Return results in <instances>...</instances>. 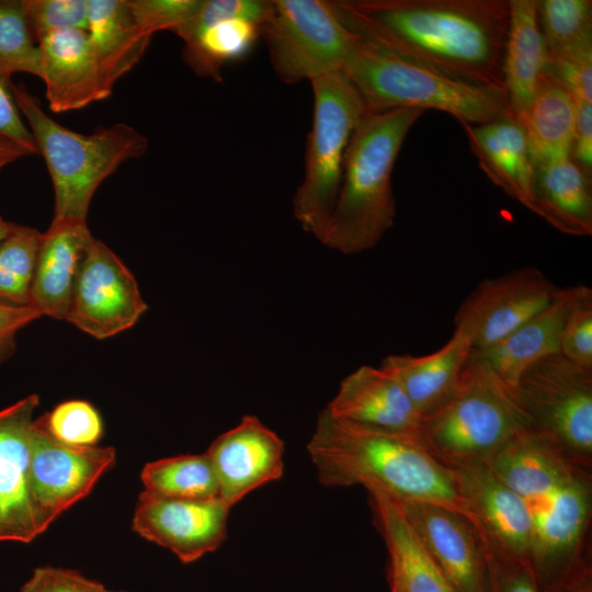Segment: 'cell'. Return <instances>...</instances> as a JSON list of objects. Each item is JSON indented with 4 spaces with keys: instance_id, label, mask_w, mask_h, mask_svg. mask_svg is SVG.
<instances>
[{
    "instance_id": "35",
    "label": "cell",
    "mask_w": 592,
    "mask_h": 592,
    "mask_svg": "<svg viewBox=\"0 0 592 592\" xmlns=\"http://www.w3.org/2000/svg\"><path fill=\"white\" fill-rule=\"evenodd\" d=\"M0 68L41 78V55L23 0H0Z\"/></svg>"
},
{
    "instance_id": "9",
    "label": "cell",
    "mask_w": 592,
    "mask_h": 592,
    "mask_svg": "<svg viewBox=\"0 0 592 592\" xmlns=\"http://www.w3.org/2000/svg\"><path fill=\"white\" fill-rule=\"evenodd\" d=\"M260 36L276 76L289 84L342 71L358 39L325 0H273Z\"/></svg>"
},
{
    "instance_id": "17",
    "label": "cell",
    "mask_w": 592,
    "mask_h": 592,
    "mask_svg": "<svg viewBox=\"0 0 592 592\" xmlns=\"http://www.w3.org/2000/svg\"><path fill=\"white\" fill-rule=\"evenodd\" d=\"M284 442L255 415L217 436L206 455L217 478L219 498L232 508L248 493L278 480L284 471Z\"/></svg>"
},
{
    "instance_id": "21",
    "label": "cell",
    "mask_w": 592,
    "mask_h": 592,
    "mask_svg": "<svg viewBox=\"0 0 592 592\" xmlns=\"http://www.w3.org/2000/svg\"><path fill=\"white\" fill-rule=\"evenodd\" d=\"M92 238L87 221L53 220L42 234L30 295V306L41 316L66 320Z\"/></svg>"
},
{
    "instance_id": "6",
    "label": "cell",
    "mask_w": 592,
    "mask_h": 592,
    "mask_svg": "<svg viewBox=\"0 0 592 592\" xmlns=\"http://www.w3.org/2000/svg\"><path fill=\"white\" fill-rule=\"evenodd\" d=\"M531 429L514 389L468 357L451 398L423 418L419 436L449 470L487 464L520 432Z\"/></svg>"
},
{
    "instance_id": "10",
    "label": "cell",
    "mask_w": 592,
    "mask_h": 592,
    "mask_svg": "<svg viewBox=\"0 0 592 592\" xmlns=\"http://www.w3.org/2000/svg\"><path fill=\"white\" fill-rule=\"evenodd\" d=\"M525 502L532 522L530 566L544 592L587 565L581 551L591 516V474Z\"/></svg>"
},
{
    "instance_id": "13",
    "label": "cell",
    "mask_w": 592,
    "mask_h": 592,
    "mask_svg": "<svg viewBox=\"0 0 592 592\" xmlns=\"http://www.w3.org/2000/svg\"><path fill=\"white\" fill-rule=\"evenodd\" d=\"M115 463L114 447L62 444L34 420L30 478L42 533L65 511L84 499Z\"/></svg>"
},
{
    "instance_id": "40",
    "label": "cell",
    "mask_w": 592,
    "mask_h": 592,
    "mask_svg": "<svg viewBox=\"0 0 592 592\" xmlns=\"http://www.w3.org/2000/svg\"><path fill=\"white\" fill-rule=\"evenodd\" d=\"M545 72L561 83L576 101L592 103V45L546 55Z\"/></svg>"
},
{
    "instance_id": "3",
    "label": "cell",
    "mask_w": 592,
    "mask_h": 592,
    "mask_svg": "<svg viewBox=\"0 0 592 592\" xmlns=\"http://www.w3.org/2000/svg\"><path fill=\"white\" fill-rule=\"evenodd\" d=\"M424 111L369 113L349 143L341 185L321 242L344 254L375 247L396 217L392 169L402 144Z\"/></svg>"
},
{
    "instance_id": "45",
    "label": "cell",
    "mask_w": 592,
    "mask_h": 592,
    "mask_svg": "<svg viewBox=\"0 0 592 592\" xmlns=\"http://www.w3.org/2000/svg\"><path fill=\"white\" fill-rule=\"evenodd\" d=\"M571 158L588 175L592 170V103L577 101Z\"/></svg>"
},
{
    "instance_id": "49",
    "label": "cell",
    "mask_w": 592,
    "mask_h": 592,
    "mask_svg": "<svg viewBox=\"0 0 592 592\" xmlns=\"http://www.w3.org/2000/svg\"><path fill=\"white\" fill-rule=\"evenodd\" d=\"M116 592H126V591H116Z\"/></svg>"
},
{
    "instance_id": "14",
    "label": "cell",
    "mask_w": 592,
    "mask_h": 592,
    "mask_svg": "<svg viewBox=\"0 0 592 592\" xmlns=\"http://www.w3.org/2000/svg\"><path fill=\"white\" fill-rule=\"evenodd\" d=\"M230 506L209 500H167L139 494L132 528L143 538L191 563L220 547L227 537Z\"/></svg>"
},
{
    "instance_id": "11",
    "label": "cell",
    "mask_w": 592,
    "mask_h": 592,
    "mask_svg": "<svg viewBox=\"0 0 592 592\" xmlns=\"http://www.w3.org/2000/svg\"><path fill=\"white\" fill-rule=\"evenodd\" d=\"M146 310L132 272L107 246L92 238L80 264L66 321L103 340L132 328Z\"/></svg>"
},
{
    "instance_id": "34",
    "label": "cell",
    "mask_w": 592,
    "mask_h": 592,
    "mask_svg": "<svg viewBox=\"0 0 592 592\" xmlns=\"http://www.w3.org/2000/svg\"><path fill=\"white\" fill-rule=\"evenodd\" d=\"M42 232L14 224L0 243V304L29 306Z\"/></svg>"
},
{
    "instance_id": "18",
    "label": "cell",
    "mask_w": 592,
    "mask_h": 592,
    "mask_svg": "<svg viewBox=\"0 0 592 592\" xmlns=\"http://www.w3.org/2000/svg\"><path fill=\"white\" fill-rule=\"evenodd\" d=\"M451 471L481 539L530 563L532 522L525 500L486 465Z\"/></svg>"
},
{
    "instance_id": "48",
    "label": "cell",
    "mask_w": 592,
    "mask_h": 592,
    "mask_svg": "<svg viewBox=\"0 0 592 592\" xmlns=\"http://www.w3.org/2000/svg\"><path fill=\"white\" fill-rule=\"evenodd\" d=\"M14 224L8 223L0 217V243L11 234Z\"/></svg>"
},
{
    "instance_id": "28",
    "label": "cell",
    "mask_w": 592,
    "mask_h": 592,
    "mask_svg": "<svg viewBox=\"0 0 592 592\" xmlns=\"http://www.w3.org/2000/svg\"><path fill=\"white\" fill-rule=\"evenodd\" d=\"M536 215L571 236L592 235L591 181L570 157L535 166Z\"/></svg>"
},
{
    "instance_id": "46",
    "label": "cell",
    "mask_w": 592,
    "mask_h": 592,
    "mask_svg": "<svg viewBox=\"0 0 592 592\" xmlns=\"http://www.w3.org/2000/svg\"><path fill=\"white\" fill-rule=\"evenodd\" d=\"M544 592H592L591 570L584 565Z\"/></svg>"
},
{
    "instance_id": "50",
    "label": "cell",
    "mask_w": 592,
    "mask_h": 592,
    "mask_svg": "<svg viewBox=\"0 0 592 592\" xmlns=\"http://www.w3.org/2000/svg\"><path fill=\"white\" fill-rule=\"evenodd\" d=\"M390 592H395V591L390 590Z\"/></svg>"
},
{
    "instance_id": "39",
    "label": "cell",
    "mask_w": 592,
    "mask_h": 592,
    "mask_svg": "<svg viewBox=\"0 0 592 592\" xmlns=\"http://www.w3.org/2000/svg\"><path fill=\"white\" fill-rule=\"evenodd\" d=\"M140 31L149 36L158 31L175 32L200 10L202 0H128Z\"/></svg>"
},
{
    "instance_id": "41",
    "label": "cell",
    "mask_w": 592,
    "mask_h": 592,
    "mask_svg": "<svg viewBox=\"0 0 592 592\" xmlns=\"http://www.w3.org/2000/svg\"><path fill=\"white\" fill-rule=\"evenodd\" d=\"M482 543L489 592H540L530 563Z\"/></svg>"
},
{
    "instance_id": "12",
    "label": "cell",
    "mask_w": 592,
    "mask_h": 592,
    "mask_svg": "<svg viewBox=\"0 0 592 592\" xmlns=\"http://www.w3.org/2000/svg\"><path fill=\"white\" fill-rule=\"evenodd\" d=\"M558 289L536 267L486 278L458 307L454 332L468 340L471 351L489 348L546 308Z\"/></svg>"
},
{
    "instance_id": "47",
    "label": "cell",
    "mask_w": 592,
    "mask_h": 592,
    "mask_svg": "<svg viewBox=\"0 0 592 592\" xmlns=\"http://www.w3.org/2000/svg\"><path fill=\"white\" fill-rule=\"evenodd\" d=\"M31 155L32 152L20 144L0 135V170L20 158Z\"/></svg>"
},
{
    "instance_id": "36",
    "label": "cell",
    "mask_w": 592,
    "mask_h": 592,
    "mask_svg": "<svg viewBox=\"0 0 592 592\" xmlns=\"http://www.w3.org/2000/svg\"><path fill=\"white\" fill-rule=\"evenodd\" d=\"M36 421L56 441L70 446H95L103 435L102 418L86 400L64 401Z\"/></svg>"
},
{
    "instance_id": "1",
    "label": "cell",
    "mask_w": 592,
    "mask_h": 592,
    "mask_svg": "<svg viewBox=\"0 0 592 592\" xmlns=\"http://www.w3.org/2000/svg\"><path fill=\"white\" fill-rule=\"evenodd\" d=\"M360 38L448 77L504 88L509 0H340Z\"/></svg>"
},
{
    "instance_id": "26",
    "label": "cell",
    "mask_w": 592,
    "mask_h": 592,
    "mask_svg": "<svg viewBox=\"0 0 592 592\" xmlns=\"http://www.w3.org/2000/svg\"><path fill=\"white\" fill-rule=\"evenodd\" d=\"M525 501L542 496L581 474L551 443L531 429L509 441L487 464Z\"/></svg>"
},
{
    "instance_id": "25",
    "label": "cell",
    "mask_w": 592,
    "mask_h": 592,
    "mask_svg": "<svg viewBox=\"0 0 592 592\" xmlns=\"http://www.w3.org/2000/svg\"><path fill=\"white\" fill-rule=\"evenodd\" d=\"M471 346L459 333L428 355H389L380 367L401 385L419 414L424 418L442 407L455 391Z\"/></svg>"
},
{
    "instance_id": "5",
    "label": "cell",
    "mask_w": 592,
    "mask_h": 592,
    "mask_svg": "<svg viewBox=\"0 0 592 592\" xmlns=\"http://www.w3.org/2000/svg\"><path fill=\"white\" fill-rule=\"evenodd\" d=\"M342 72L368 113L395 109L437 110L460 123L482 125L509 111L504 88L465 82L358 37Z\"/></svg>"
},
{
    "instance_id": "27",
    "label": "cell",
    "mask_w": 592,
    "mask_h": 592,
    "mask_svg": "<svg viewBox=\"0 0 592 592\" xmlns=\"http://www.w3.org/2000/svg\"><path fill=\"white\" fill-rule=\"evenodd\" d=\"M503 53V83L510 114L521 124L546 66V49L537 18V0H509Z\"/></svg>"
},
{
    "instance_id": "15",
    "label": "cell",
    "mask_w": 592,
    "mask_h": 592,
    "mask_svg": "<svg viewBox=\"0 0 592 592\" xmlns=\"http://www.w3.org/2000/svg\"><path fill=\"white\" fill-rule=\"evenodd\" d=\"M36 394L0 410V542L29 544L43 534L33 501L30 463Z\"/></svg>"
},
{
    "instance_id": "20",
    "label": "cell",
    "mask_w": 592,
    "mask_h": 592,
    "mask_svg": "<svg viewBox=\"0 0 592 592\" xmlns=\"http://www.w3.org/2000/svg\"><path fill=\"white\" fill-rule=\"evenodd\" d=\"M326 409L339 420L396 433L419 434L423 420L399 382L380 366L365 365L346 376Z\"/></svg>"
},
{
    "instance_id": "4",
    "label": "cell",
    "mask_w": 592,
    "mask_h": 592,
    "mask_svg": "<svg viewBox=\"0 0 592 592\" xmlns=\"http://www.w3.org/2000/svg\"><path fill=\"white\" fill-rule=\"evenodd\" d=\"M12 90L53 182V220L87 221L99 185L122 163L145 155L147 138L124 123L79 134L48 116L24 84Z\"/></svg>"
},
{
    "instance_id": "24",
    "label": "cell",
    "mask_w": 592,
    "mask_h": 592,
    "mask_svg": "<svg viewBox=\"0 0 592 592\" xmlns=\"http://www.w3.org/2000/svg\"><path fill=\"white\" fill-rule=\"evenodd\" d=\"M374 520L389 555L390 590L455 592L398 504L378 490H367Z\"/></svg>"
},
{
    "instance_id": "7",
    "label": "cell",
    "mask_w": 592,
    "mask_h": 592,
    "mask_svg": "<svg viewBox=\"0 0 592 592\" xmlns=\"http://www.w3.org/2000/svg\"><path fill=\"white\" fill-rule=\"evenodd\" d=\"M310 83L314 116L307 136L305 174L293 207L303 229L321 241L339 194L349 143L369 113L342 71L322 75Z\"/></svg>"
},
{
    "instance_id": "23",
    "label": "cell",
    "mask_w": 592,
    "mask_h": 592,
    "mask_svg": "<svg viewBox=\"0 0 592 592\" xmlns=\"http://www.w3.org/2000/svg\"><path fill=\"white\" fill-rule=\"evenodd\" d=\"M462 125L490 180L534 212L535 167L523 125L510 112L487 124Z\"/></svg>"
},
{
    "instance_id": "22",
    "label": "cell",
    "mask_w": 592,
    "mask_h": 592,
    "mask_svg": "<svg viewBox=\"0 0 592 592\" xmlns=\"http://www.w3.org/2000/svg\"><path fill=\"white\" fill-rule=\"evenodd\" d=\"M573 286L560 288L549 305L513 332L469 357L483 364L501 383L514 389L522 374L536 362L560 353L562 328Z\"/></svg>"
},
{
    "instance_id": "29",
    "label": "cell",
    "mask_w": 592,
    "mask_h": 592,
    "mask_svg": "<svg viewBox=\"0 0 592 592\" xmlns=\"http://www.w3.org/2000/svg\"><path fill=\"white\" fill-rule=\"evenodd\" d=\"M88 29L104 89L114 84L140 60L151 36L138 27L128 0H87Z\"/></svg>"
},
{
    "instance_id": "2",
    "label": "cell",
    "mask_w": 592,
    "mask_h": 592,
    "mask_svg": "<svg viewBox=\"0 0 592 592\" xmlns=\"http://www.w3.org/2000/svg\"><path fill=\"white\" fill-rule=\"evenodd\" d=\"M307 452L325 486L361 485L395 501L442 505L474 523L452 471L429 453L419 434L361 426L323 409Z\"/></svg>"
},
{
    "instance_id": "44",
    "label": "cell",
    "mask_w": 592,
    "mask_h": 592,
    "mask_svg": "<svg viewBox=\"0 0 592 592\" xmlns=\"http://www.w3.org/2000/svg\"><path fill=\"white\" fill-rule=\"evenodd\" d=\"M39 317L41 314L30 305L0 304V364L13 354L19 331Z\"/></svg>"
},
{
    "instance_id": "31",
    "label": "cell",
    "mask_w": 592,
    "mask_h": 592,
    "mask_svg": "<svg viewBox=\"0 0 592 592\" xmlns=\"http://www.w3.org/2000/svg\"><path fill=\"white\" fill-rule=\"evenodd\" d=\"M184 42L183 59L198 76L220 81L225 64L244 57L260 36V26L241 19L206 24L186 22L174 32Z\"/></svg>"
},
{
    "instance_id": "42",
    "label": "cell",
    "mask_w": 592,
    "mask_h": 592,
    "mask_svg": "<svg viewBox=\"0 0 592 592\" xmlns=\"http://www.w3.org/2000/svg\"><path fill=\"white\" fill-rule=\"evenodd\" d=\"M19 592H116L71 569L36 568Z\"/></svg>"
},
{
    "instance_id": "43",
    "label": "cell",
    "mask_w": 592,
    "mask_h": 592,
    "mask_svg": "<svg viewBox=\"0 0 592 592\" xmlns=\"http://www.w3.org/2000/svg\"><path fill=\"white\" fill-rule=\"evenodd\" d=\"M11 76L0 68V135L37 153L34 138L23 123L12 90Z\"/></svg>"
},
{
    "instance_id": "19",
    "label": "cell",
    "mask_w": 592,
    "mask_h": 592,
    "mask_svg": "<svg viewBox=\"0 0 592 592\" xmlns=\"http://www.w3.org/2000/svg\"><path fill=\"white\" fill-rule=\"evenodd\" d=\"M38 48L41 79L53 112L80 110L110 96L87 31L50 33L38 42Z\"/></svg>"
},
{
    "instance_id": "8",
    "label": "cell",
    "mask_w": 592,
    "mask_h": 592,
    "mask_svg": "<svg viewBox=\"0 0 592 592\" xmlns=\"http://www.w3.org/2000/svg\"><path fill=\"white\" fill-rule=\"evenodd\" d=\"M514 391L531 430L591 473L592 368L556 353L528 367Z\"/></svg>"
},
{
    "instance_id": "30",
    "label": "cell",
    "mask_w": 592,
    "mask_h": 592,
    "mask_svg": "<svg viewBox=\"0 0 592 592\" xmlns=\"http://www.w3.org/2000/svg\"><path fill=\"white\" fill-rule=\"evenodd\" d=\"M576 113L573 95L544 71L522 122L534 167L571 156Z\"/></svg>"
},
{
    "instance_id": "38",
    "label": "cell",
    "mask_w": 592,
    "mask_h": 592,
    "mask_svg": "<svg viewBox=\"0 0 592 592\" xmlns=\"http://www.w3.org/2000/svg\"><path fill=\"white\" fill-rule=\"evenodd\" d=\"M23 4L37 44L54 32L88 29L87 0H23Z\"/></svg>"
},
{
    "instance_id": "37",
    "label": "cell",
    "mask_w": 592,
    "mask_h": 592,
    "mask_svg": "<svg viewBox=\"0 0 592 592\" xmlns=\"http://www.w3.org/2000/svg\"><path fill=\"white\" fill-rule=\"evenodd\" d=\"M560 354L576 364L592 368V291L588 286H573V297L560 339Z\"/></svg>"
},
{
    "instance_id": "32",
    "label": "cell",
    "mask_w": 592,
    "mask_h": 592,
    "mask_svg": "<svg viewBox=\"0 0 592 592\" xmlns=\"http://www.w3.org/2000/svg\"><path fill=\"white\" fill-rule=\"evenodd\" d=\"M141 494L167 500H209L219 497L216 475L205 454L168 457L147 463Z\"/></svg>"
},
{
    "instance_id": "33",
    "label": "cell",
    "mask_w": 592,
    "mask_h": 592,
    "mask_svg": "<svg viewBox=\"0 0 592 592\" xmlns=\"http://www.w3.org/2000/svg\"><path fill=\"white\" fill-rule=\"evenodd\" d=\"M537 18L546 55L592 45L591 0H540Z\"/></svg>"
},
{
    "instance_id": "16",
    "label": "cell",
    "mask_w": 592,
    "mask_h": 592,
    "mask_svg": "<svg viewBox=\"0 0 592 592\" xmlns=\"http://www.w3.org/2000/svg\"><path fill=\"white\" fill-rule=\"evenodd\" d=\"M395 502L455 592H489L485 546L468 519L430 502Z\"/></svg>"
}]
</instances>
